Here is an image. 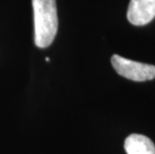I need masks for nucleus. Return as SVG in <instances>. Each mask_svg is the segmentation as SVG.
<instances>
[{"label":"nucleus","instance_id":"1","mask_svg":"<svg viewBox=\"0 0 155 154\" xmlns=\"http://www.w3.org/2000/svg\"><path fill=\"white\" fill-rule=\"evenodd\" d=\"M34 15V42L39 48H46L53 42L58 29L55 0H32Z\"/></svg>","mask_w":155,"mask_h":154},{"label":"nucleus","instance_id":"4","mask_svg":"<svg viewBox=\"0 0 155 154\" xmlns=\"http://www.w3.org/2000/svg\"><path fill=\"white\" fill-rule=\"evenodd\" d=\"M124 149L127 154H155V145L147 136L131 134L125 139Z\"/></svg>","mask_w":155,"mask_h":154},{"label":"nucleus","instance_id":"3","mask_svg":"<svg viewBox=\"0 0 155 154\" xmlns=\"http://www.w3.org/2000/svg\"><path fill=\"white\" fill-rule=\"evenodd\" d=\"M155 18V0H130L127 19L133 25H146Z\"/></svg>","mask_w":155,"mask_h":154},{"label":"nucleus","instance_id":"2","mask_svg":"<svg viewBox=\"0 0 155 154\" xmlns=\"http://www.w3.org/2000/svg\"><path fill=\"white\" fill-rule=\"evenodd\" d=\"M111 63L118 74L129 80L142 82L155 78L154 65L126 59L116 54L111 57Z\"/></svg>","mask_w":155,"mask_h":154}]
</instances>
